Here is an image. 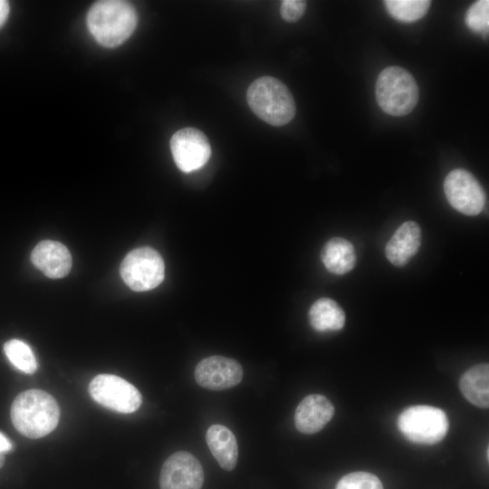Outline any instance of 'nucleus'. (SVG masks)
<instances>
[{
  "mask_svg": "<svg viewBox=\"0 0 489 489\" xmlns=\"http://www.w3.org/2000/svg\"><path fill=\"white\" fill-rule=\"evenodd\" d=\"M56 399L42 389H28L14 399L10 416L15 429L29 438H40L55 429L60 419Z\"/></svg>",
  "mask_w": 489,
  "mask_h": 489,
  "instance_id": "nucleus-1",
  "label": "nucleus"
},
{
  "mask_svg": "<svg viewBox=\"0 0 489 489\" xmlns=\"http://www.w3.org/2000/svg\"><path fill=\"white\" fill-rule=\"evenodd\" d=\"M137 22L134 6L126 1H98L87 15L91 34L100 44L107 47L125 42L135 30Z\"/></svg>",
  "mask_w": 489,
  "mask_h": 489,
  "instance_id": "nucleus-2",
  "label": "nucleus"
},
{
  "mask_svg": "<svg viewBox=\"0 0 489 489\" xmlns=\"http://www.w3.org/2000/svg\"><path fill=\"white\" fill-rule=\"evenodd\" d=\"M246 101L254 113L272 126H283L294 117V99L286 85L272 76H263L248 87Z\"/></svg>",
  "mask_w": 489,
  "mask_h": 489,
  "instance_id": "nucleus-3",
  "label": "nucleus"
},
{
  "mask_svg": "<svg viewBox=\"0 0 489 489\" xmlns=\"http://www.w3.org/2000/svg\"><path fill=\"white\" fill-rule=\"evenodd\" d=\"M419 90L415 78L398 66L383 69L376 81V99L380 109L391 116L411 112L417 104Z\"/></svg>",
  "mask_w": 489,
  "mask_h": 489,
  "instance_id": "nucleus-4",
  "label": "nucleus"
},
{
  "mask_svg": "<svg viewBox=\"0 0 489 489\" xmlns=\"http://www.w3.org/2000/svg\"><path fill=\"white\" fill-rule=\"evenodd\" d=\"M398 428L412 443L435 445L442 441L447 434L449 421L441 408L417 405L408 407L400 413Z\"/></svg>",
  "mask_w": 489,
  "mask_h": 489,
  "instance_id": "nucleus-5",
  "label": "nucleus"
},
{
  "mask_svg": "<svg viewBox=\"0 0 489 489\" xmlns=\"http://www.w3.org/2000/svg\"><path fill=\"white\" fill-rule=\"evenodd\" d=\"M120 271L131 290L145 292L154 289L163 281L165 264L158 251L144 246L130 251L121 262Z\"/></svg>",
  "mask_w": 489,
  "mask_h": 489,
  "instance_id": "nucleus-6",
  "label": "nucleus"
},
{
  "mask_svg": "<svg viewBox=\"0 0 489 489\" xmlns=\"http://www.w3.org/2000/svg\"><path fill=\"white\" fill-rule=\"evenodd\" d=\"M93 400L110 410L129 414L141 405V394L136 387L124 379L112 374H99L89 385Z\"/></svg>",
  "mask_w": 489,
  "mask_h": 489,
  "instance_id": "nucleus-7",
  "label": "nucleus"
},
{
  "mask_svg": "<svg viewBox=\"0 0 489 489\" xmlns=\"http://www.w3.org/2000/svg\"><path fill=\"white\" fill-rule=\"evenodd\" d=\"M448 203L466 216L479 215L485 206V193L473 174L463 168L450 171L444 180Z\"/></svg>",
  "mask_w": 489,
  "mask_h": 489,
  "instance_id": "nucleus-8",
  "label": "nucleus"
},
{
  "mask_svg": "<svg viewBox=\"0 0 489 489\" xmlns=\"http://www.w3.org/2000/svg\"><path fill=\"white\" fill-rule=\"evenodd\" d=\"M170 149L177 167L186 173L202 168L211 155L207 138L195 128L177 130L170 139Z\"/></svg>",
  "mask_w": 489,
  "mask_h": 489,
  "instance_id": "nucleus-9",
  "label": "nucleus"
},
{
  "mask_svg": "<svg viewBox=\"0 0 489 489\" xmlns=\"http://www.w3.org/2000/svg\"><path fill=\"white\" fill-rule=\"evenodd\" d=\"M204 471L200 462L192 454L178 451L164 462L160 475V489H201Z\"/></svg>",
  "mask_w": 489,
  "mask_h": 489,
  "instance_id": "nucleus-10",
  "label": "nucleus"
},
{
  "mask_svg": "<svg viewBox=\"0 0 489 489\" xmlns=\"http://www.w3.org/2000/svg\"><path fill=\"white\" fill-rule=\"evenodd\" d=\"M243 374L238 361L216 355L200 360L194 375L199 386L210 390H224L238 385Z\"/></svg>",
  "mask_w": 489,
  "mask_h": 489,
  "instance_id": "nucleus-11",
  "label": "nucleus"
},
{
  "mask_svg": "<svg viewBox=\"0 0 489 489\" xmlns=\"http://www.w3.org/2000/svg\"><path fill=\"white\" fill-rule=\"evenodd\" d=\"M334 415V407L324 396L312 394L306 396L298 405L294 413L296 428L303 434L321 431Z\"/></svg>",
  "mask_w": 489,
  "mask_h": 489,
  "instance_id": "nucleus-12",
  "label": "nucleus"
},
{
  "mask_svg": "<svg viewBox=\"0 0 489 489\" xmlns=\"http://www.w3.org/2000/svg\"><path fill=\"white\" fill-rule=\"evenodd\" d=\"M34 265L52 279L62 278L72 267L68 248L56 241L44 240L37 244L31 254Z\"/></svg>",
  "mask_w": 489,
  "mask_h": 489,
  "instance_id": "nucleus-13",
  "label": "nucleus"
},
{
  "mask_svg": "<svg viewBox=\"0 0 489 489\" xmlns=\"http://www.w3.org/2000/svg\"><path fill=\"white\" fill-rule=\"evenodd\" d=\"M421 245V228L415 221L401 224L388 241L385 254L395 266L408 264Z\"/></svg>",
  "mask_w": 489,
  "mask_h": 489,
  "instance_id": "nucleus-14",
  "label": "nucleus"
},
{
  "mask_svg": "<svg viewBox=\"0 0 489 489\" xmlns=\"http://www.w3.org/2000/svg\"><path fill=\"white\" fill-rule=\"evenodd\" d=\"M206 440L219 465L232 471L238 459V446L233 432L223 425H212L206 431Z\"/></svg>",
  "mask_w": 489,
  "mask_h": 489,
  "instance_id": "nucleus-15",
  "label": "nucleus"
},
{
  "mask_svg": "<svg viewBox=\"0 0 489 489\" xmlns=\"http://www.w3.org/2000/svg\"><path fill=\"white\" fill-rule=\"evenodd\" d=\"M321 259L330 273L342 275L355 267L357 254L351 242L336 236L325 243L321 252Z\"/></svg>",
  "mask_w": 489,
  "mask_h": 489,
  "instance_id": "nucleus-16",
  "label": "nucleus"
},
{
  "mask_svg": "<svg viewBox=\"0 0 489 489\" xmlns=\"http://www.w3.org/2000/svg\"><path fill=\"white\" fill-rule=\"evenodd\" d=\"M459 388L464 397L473 405L489 407V366L477 364L467 369L459 379Z\"/></svg>",
  "mask_w": 489,
  "mask_h": 489,
  "instance_id": "nucleus-17",
  "label": "nucleus"
},
{
  "mask_svg": "<svg viewBox=\"0 0 489 489\" xmlns=\"http://www.w3.org/2000/svg\"><path fill=\"white\" fill-rule=\"evenodd\" d=\"M346 321L342 308L332 299L321 298L309 310L311 326L318 331H340Z\"/></svg>",
  "mask_w": 489,
  "mask_h": 489,
  "instance_id": "nucleus-18",
  "label": "nucleus"
},
{
  "mask_svg": "<svg viewBox=\"0 0 489 489\" xmlns=\"http://www.w3.org/2000/svg\"><path fill=\"white\" fill-rule=\"evenodd\" d=\"M384 4L388 12L395 19L404 23H412L426 15L431 2L427 0H387Z\"/></svg>",
  "mask_w": 489,
  "mask_h": 489,
  "instance_id": "nucleus-19",
  "label": "nucleus"
},
{
  "mask_svg": "<svg viewBox=\"0 0 489 489\" xmlns=\"http://www.w3.org/2000/svg\"><path fill=\"white\" fill-rule=\"evenodd\" d=\"M4 351L9 361L19 370L33 374L37 369L35 356L25 342L13 339L4 344Z\"/></svg>",
  "mask_w": 489,
  "mask_h": 489,
  "instance_id": "nucleus-20",
  "label": "nucleus"
},
{
  "mask_svg": "<svg viewBox=\"0 0 489 489\" xmlns=\"http://www.w3.org/2000/svg\"><path fill=\"white\" fill-rule=\"evenodd\" d=\"M335 489H383V485L375 475L360 471L342 476Z\"/></svg>",
  "mask_w": 489,
  "mask_h": 489,
  "instance_id": "nucleus-21",
  "label": "nucleus"
},
{
  "mask_svg": "<svg viewBox=\"0 0 489 489\" xmlns=\"http://www.w3.org/2000/svg\"><path fill=\"white\" fill-rule=\"evenodd\" d=\"M467 27L475 33H485L489 28V1L479 0L467 10L465 18Z\"/></svg>",
  "mask_w": 489,
  "mask_h": 489,
  "instance_id": "nucleus-22",
  "label": "nucleus"
},
{
  "mask_svg": "<svg viewBox=\"0 0 489 489\" xmlns=\"http://www.w3.org/2000/svg\"><path fill=\"white\" fill-rule=\"evenodd\" d=\"M306 2L302 0H283L281 4V15L289 23L297 22L304 14Z\"/></svg>",
  "mask_w": 489,
  "mask_h": 489,
  "instance_id": "nucleus-23",
  "label": "nucleus"
},
{
  "mask_svg": "<svg viewBox=\"0 0 489 489\" xmlns=\"http://www.w3.org/2000/svg\"><path fill=\"white\" fill-rule=\"evenodd\" d=\"M9 3L5 0H0V27L6 21L9 14Z\"/></svg>",
  "mask_w": 489,
  "mask_h": 489,
  "instance_id": "nucleus-24",
  "label": "nucleus"
},
{
  "mask_svg": "<svg viewBox=\"0 0 489 489\" xmlns=\"http://www.w3.org/2000/svg\"><path fill=\"white\" fill-rule=\"evenodd\" d=\"M13 445L12 442L7 438V436L0 431V453L5 454L12 450Z\"/></svg>",
  "mask_w": 489,
  "mask_h": 489,
  "instance_id": "nucleus-25",
  "label": "nucleus"
},
{
  "mask_svg": "<svg viewBox=\"0 0 489 489\" xmlns=\"http://www.w3.org/2000/svg\"><path fill=\"white\" fill-rule=\"evenodd\" d=\"M5 454L0 453V469L5 465Z\"/></svg>",
  "mask_w": 489,
  "mask_h": 489,
  "instance_id": "nucleus-26",
  "label": "nucleus"
}]
</instances>
